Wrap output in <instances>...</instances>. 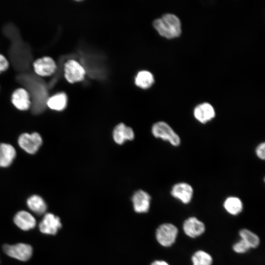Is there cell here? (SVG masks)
<instances>
[{"instance_id": "1", "label": "cell", "mask_w": 265, "mask_h": 265, "mask_svg": "<svg viewBox=\"0 0 265 265\" xmlns=\"http://www.w3.org/2000/svg\"><path fill=\"white\" fill-rule=\"evenodd\" d=\"M154 26L159 33L166 38L178 37L181 33V25L179 19L175 15L166 14L156 20Z\"/></svg>"}, {"instance_id": "2", "label": "cell", "mask_w": 265, "mask_h": 265, "mask_svg": "<svg viewBox=\"0 0 265 265\" xmlns=\"http://www.w3.org/2000/svg\"><path fill=\"white\" fill-rule=\"evenodd\" d=\"M152 133L156 138L168 141L172 146H179L181 142L179 135L172 127L164 121L155 123L152 127Z\"/></svg>"}, {"instance_id": "3", "label": "cell", "mask_w": 265, "mask_h": 265, "mask_svg": "<svg viewBox=\"0 0 265 265\" xmlns=\"http://www.w3.org/2000/svg\"><path fill=\"white\" fill-rule=\"evenodd\" d=\"M178 233V229L176 225L171 223H165L157 229L156 238L162 246L169 247L175 243Z\"/></svg>"}, {"instance_id": "4", "label": "cell", "mask_w": 265, "mask_h": 265, "mask_svg": "<svg viewBox=\"0 0 265 265\" xmlns=\"http://www.w3.org/2000/svg\"><path fill=\"white\" fill-rule=\"evenodd\" d=\"M32 68L36 75L44 78L53 75L56 70L57 65L52 57L43 56L36 59L33 62Z\"/></svg>"}, {"instance_id": "5", "label": "cell", "mask_w": 265, "mask_h": 265, "mask_svg": "<svg viewBox=\"0 0 265 265\" xmlns=\"http://www.w3.org/2000/svg\"><path fill=\"white\" fill-rule=\"evenodd\" d=\"M3 252L8 256L21 261H26L32 254V248L27 244L19 243L14 245L4 244Z\"/></svg>"}, {"instance_id": "6", "label": "cell", "mask_w": 265, "mask_h": 265, "mask_svg": "<svg viewBox=\"0 0 265 265\" xmlns=\"http://www.w3.org/2000/svg\"><path fill=\"white\" fill-rule=\"evenodd\" d=\"M42 143V139L37 132L31 134L24 133L18 138L20 147L26 153L34 154L38 150Z\"/></svg>"}, {"instance_id": "7", "label": "cell", "mask_w": 265, "mask_h": 265, "mask_svg": "<svg viewBox=\"0 0 265 265\" xmlns=\"http://www.w3.org/2000/svg\"><path fill=\"white\" fill-rule=\"evenodd\" d=\"M194 190L192 186L185 182L174 184L171 188L170 194L175 199L184 204H188L193 196Z\"/></svg>"}, {"instance_id": "8", "label": "cell", "mask_w": 265, "mask_h": 265, "mask_svg": "<svg viewBox=\"0 0 265 265\" xmlns=\"http://www.w3.org/2000/svg\"><path fill=\"white\" fill-rule=\"evenodd\" d=\"M64 77L68 82L73 83L82 80L85 75V70L77 61L68 60L64 64Z\"/></svg>"}, {"instance_id": "9", "label": "cell", "mask_w": 265, "mask_h": 265, "mask_svg": "<svg viewBox=\"0 0 265 265\" xmlns=\"http://www.w3.org/2000/svg\"><path fill=\"white\" fill-rule=\"evenodd\" d=\"M183 230L188 237L195 238L202 236L206 231L204 223L195 216H190L183 222Z\"/></svg>"}, {"instance_id": "10", "label": "cell", "mask_w": 265, "mask_h": 265, "mask_svg": "<svg viewBox=\"0 0 265 265\" xmlns=\"http://www.w3.org/2000/svg\"><path fill=\"white\" fill-rule=\"evenodd\" d=\"M11 102L20 110H27L31 106L29 93L26 88L21 87L13 90L11 95Z\"/></svg>"}, {"instance_id": "11", "label": "cell", "mask_w": 265, "mask_h": 265, "mask_svg": "<svg viewBox=\"0 0 265 265\" xmlns=\"http://www.w3.org/2000/svg\"><path fill=\"white\" fill-rule=\"evenodd\" d=\"M61 226L62 224L59 217L52 213H47L40 222L39 228L42 233L54 235L57 233Z\"/></svg>"}, {"instance_id": "12", "label": "cell", "mask_w": 265, "mask_h": 265, "mask_svg": "<svg viewBox=\"0 0 265 265\" xmlns=\"http://www.w3.org/2000/svg\"><path fill=\"white\" fill-rule=\"evenodd\" d=\"M193 115L195 119L201 124H206L212 120L215 116L213 107L208 103L197 106L194 109Z\"/></svg>"}, {"instance_id": "13", "label": "cell", "mask_w": 265, "mask_h": 265, "mask_svg": "<svg viewBox=\"0 0 265 265\" xmlns=\"http://www.w3.org/2000/svg\"><path fill=\"white\" fill-rule=\"evenodd\" d=\"M151 196L146 192L139 190L132 197L133 207L135 212L144 213L148 212L151 203Z\"/></svg>"}, {"instance_id": "14", "label": "cell", "mask_w": 265, "mask_h": 265, "mask_svg": "<svg viewBox=\"0 0 265 265\" xmlns=\"http://www.w3.org/2000/svg\"><path fill=\"white\" fill-rule=\"evenodd\" d=\"M112 136L115 142L121 145L126 140H132L134 138V134L131 128L121 123L116 126L113 130Z\"/></svg>"}, {"instance_id": "15", "label": "cell", "mask_w": 265, "mask_h": 265, "mask_svg": "<svg viewBox=\"0 0 265 265\" xmlns=\"http://www.w3.org/2000/svg\"><path fill=\"white\" fill-rule=\"evenodd\" d=\"M13 221L19 228L24 231L33 229L36 224V220L32 215L25 211L18 212L14 216Z\"/></svg>"}, {"instance_id": "16", "label": "cell", "mask_w": 265, "mask_h": 265, "mask_svg": "<svg viewBox=\"0 0 265 265\" xmlns=\"http://www.w3.org/2000/svg\"><path fill=\"white\" fill-rule=\"evenodd\" d=\"M223 207L227 213L233 216L239 214L243 209L241 200L234 196L227 197L223 202Z\"/></svg>"}, {"instance_id": "17", "label": "cell", "mask_w": 265, "mask_h": 265, "mask_svg": "<svg viewBox=\"0 0 265 265\" xmlns=\"http://www.w3.org/2000/svg\"><path fill=\"white\" fill-rule=\"evenodd\" d=\"M16 150L10 144H0V167L9 166L16 157Z\"/></svg>"}, {"instance_id": "18", "label": "cell", "mask_w": 265, "mask_h": 265, "mask_svg": "<svg viewBox=\"0 0 265 265\" xmlns=\"http://www.w3.org/2000/svg\"><path fill=\"white\" fill-rule=\"evenodd\" d=\"M67 104V97L65 93L59 92L48 97L46 105L51 109L56 111L64 110Z\"/></svg>"}, {"instance_id": "19", "label": "cell", "mask_w": 265, "mask_h": 265, "mask_svg": "<svg viewBox=\"0 0 265 265\" xmlns=\"http://www.w3.org/2000/svg\"><path fill=\"white\" fill-rule=\"evenodd\" d=\"M28 208L37 214L44 213L47 210V205L43 199L37 195L29 197L26 201Z\"/></svg>"}, {"instance_id": "20", "label": "cell", "mask_w": 265, "mask_h": 265, "mask_svg": "<svg viewBox=\"0 0 265 265\" xmlns=\"http://www.w3.org/2000/svg\"><path fill=\"white\" fill-rule=\"evenodd\" d=\"M238 234L240 238L243 239L251 249L257 248L260 244V238L259 236L248 229L242 228L240 229Z\"/></svg>"}, {"instance_id": "21", "label": "cell", "mask_w": 265, "mask_h": 265, "mask_svg": "<svg viewBox=\"0 0 265 265\" xmlns=\"http://www.w3.org/2000/svg\"><path fill=\"white\" fill-rule=\"evenodd\" d=\"M191 261L192 265H212L213 258L207 251L198 250L192 255Z\"/></svg>"}, {"instance_id": "22", "label": "cell", "mask_w": 265, "mask_h": 265, "mask_svg": "<svg viewBox=\"0 0 265 265\" xmlns=\"http://www.w3.org/2000/svg\"><path fill=\"white\" fill-rule=\"evenodd\" d=\"M154 77L152 74L147 71L139 72L135 78V84L143 89L150 87L154 83Z\"/></svg>"}, {"instance_id": "23", "label": "cell", "mask_w": 265, "mask_h": 265, "mask_svg": "<svg viewBox=\"0 0 265 265\" xmlns=\"http://www.w3.org/2000/svg\"><path fill=\"white\" fill-rule=\"evenodd\" d=\"M232 249L235 253L239 254L246 253L251 249L249 246L241 238L233 245Z\"/></svg>"}, {"instance_id": "24", "label": "cell", "mask_w": 265, "mask_h": 265, "mask_svg": "<svg viewBox=\"0 0 265 265\" xmlns=\"http://www.w3.org/2000/svg\"><path fill=\"white\" fill-rule=\"evenodd\" d=\"M9 68V62L6 56L0 53V74L7 71Z\"/></svg>"}, {"instance_id": "25", "label": "cell", "mask_w": 265, "mask_h": 265, "mask_svg": "<svg viewBox=\"0 0 265 265\" xmlns=\"http://www.w3.org/2000/svg\"><path fill=\"white\" fill-rule=\"evenodd\" d=\"M255 154L257 157L261 160L265 158V144L263 142L257 145L255 149Z\"/></svg>"}, {"instance_id": "26", "label": "cell", "mask_w": 265, "mask_h": 265, "mask_svg": "<svg viewBox=\"0 0 265 265\" xmlns=\"http://www.w3.org/2000/svg\"><path fill=\"white\" fill-rule=\"evenodd\" d=\"M151 265H170L167 262L163 260H156L151 263Z\"/></svg>"}]
</instances>
